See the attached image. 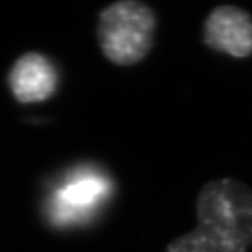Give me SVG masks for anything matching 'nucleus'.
I'll return each instance as SVG.
<instances>
[{
    "instance_id": "nucleus-1",
    "label": "nucleus",
    "mask_w": 252,
    "mask_h": 252,
    "mask_svg": "<svg viewBox=\"0 0 252 252\" xmlns=\"http://www.w3.org/2000/svg\"><path fill=\"white\" fill-rule=\"evenodd\" d=\"M196 225L164 252H247L252 247V189L236 178L213 179L196 198Z\"/></svg>"
},
{
    "instance_id": "nucleus-2",
    "label": "nucleus",
    "mask_w": 252,
    "mask_h": 252,
    "mask_svg": "<svg viewBox=\"0 0 252 252\" xmlns=\"http://www.w3.org/2000/svg\"><path fill=\"white\" fill-rule=\"evenodd\" d=\"M157 14L140 0H118L101 10L97 41L102 55L118 67H133L150 54Z\"/></svg>"
},
{
    "instance_id": "nucleus-3",
    "label": "nucleus",
    "mask_w": 252,
    "mask_h": 252,
    "mask_svg": "<svg viewBox=\"0 0 252 252\" xmlns=\"http://www.w3.org/2000/svg\"><path fill=\"white\" fill-rule=\"evenodd\" d=\"M202 40L208 48L237 59L252 55V17L236 5H220L205 19Z\"/></svg>"
},
{
    "instance_id": "nucleus-4",
    "label": "nucleus",
    "mask_w": 252,
    "mask_h": 252,
    "mask_svg": "<svg viewBox=\"0 0 252 252\" xmlns=\"http://www.w3.org/2000/svg\"><path fill=\"white\" fill-rule=\"evenodd\" d=\"M14 99L21 104L46 101L57 93L59 74L50 58L29 51L14 62L8 74Z\"/></svg>"
},
{
    "instance_id": "nucleus-5",
    "label": "nucleus",
    "mask_w": 252,
    "mask_h": 252,
    "mask_svg": "<svg viewBox=\"0 0 252 252\" xmlns=\"http://www.w3.org/2000/svg\"><path fill=\"white\" fill-rule=\"evenodd\" d=\"M100 192H101V183L99 181L83 179L64 189L61 193V198L70 205L81 206V205H89L93 201H96Z\"/></svg>"
}]
</instances>
